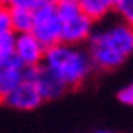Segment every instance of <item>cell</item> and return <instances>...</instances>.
Wrapping results in <instances>:
<instances>
[{"instance_id": "obj_1", "label": "cell", "mask_w": 133, "mask_h": 133, "mask_svg": "<svg viewBox=\"0 0 133 133\" xmlns=\"http://www.w3.org/2000/svg\"><path fill=\"white\" fill-rule=\"evenodd\" d=\"M95 70H114L133 55V27L120 21L95 29L86 44Z\"/></svg>"}, {"instance_id": "obj_16", "label": "cell", "mask_w": 133, "mask_h": 133, "mask_svg": "<svg viewBox=\"0 0 133 133\" xmlns=\"http://www.w3.org/2000/svg\"><path fill=\"white\" fill-rule=\"evenodd\" d=\"M61 0H44V4H53V6H57Z\"/></svg>"}, {"instance_id": "obj_4", "label": "cell", "mask_w": 133, "mask_h": 133, "mask_svg": "<svg viewBox=\"0 0 133 133\" xmlns=\"http://www.w3.org/2000/svg\"><path fill=\"white\" fill-rule=\"evenodd\" d=\"M31 32L46 48H53V46L61 44V21H59L57 6L42 4L34 11V23H32Z\"/></svg>"}, {"instance_id": "obj_11", "label": "cell", "mask_w": 133, "mask_h": 133, "mask_svg": "<svg viewBox=\"0 0 133 133\" xmlns=\"http://www.w3.org/2000/svg\"><path fill=\"white\" fill-rule=\"evenodd\" d=\"M15 32H0V63H6L15 57Z\"/></svg>"}, {"instance_id": "obj_5", "label": "cell", "mask_w": 133, "mask_h": 133, "mask_svg": "<svg viewBox=\"0 0 133 133\" xmlns=\"http://www.w3.org/2000/svg\"><path fill=\"white\" fill-rule=\"evenodd\" d=\"M2 103L8 108H14V110H21V112H29L38 108L42 103H44V97H42L36 82L31 78L27 69V78L21 86H17L11 93H8L6 97H2Z\"/></svg>"}, {"instance_id": "obj_2", "label": "cell", "mask_w": 133, "mask_h": 133, "mask_svg": "<svg viewBox=\"0 0 133 133\" xmlns=\"http://www.w3.org/2000/svg\"><path fill=\"white\" fill-rule=\"evenodd\" d=\"M44 66L53 72L69 89L82 86L95 70V65L88 50H84L82 46L65 44V42L48 48Z\"/></svg>"}, {"instance_id": "obj_17", "label": "cell", "mask_w": 133, "mask_h": 133, "mask_svg": "<svg viewBox=\"0 0 133 133\" xmlns=\"http://www.w3.org/2000/svg\"><path fill=\"white\" fill-rule=\"evenodd\" d=\"M110 2H112V4H114V8H116V6H118V4H120V2H122V0H110Z\"/></svg>"}, {"instance_id": "obj_10", "label": "cell", "mask_w": 133, "mask_h": 133, "mask_svg": "<svg viewBox=\"0 0 133 133\" xmlns=\"http://www.w3.org/2000/svg\"><path fill=\"white\" fill-rule=\"evenodd\" d=\"M10 15H11V31L15 34H23V32L32 31L34 11H31V10H11L10 8Z\"/></svg>"}, {"instance_id": "obj_13", "label": "cell", "mask_w": 133, "mask_h": 133, "mask_svg": "<svg viewBox=\"0 0 133 133\" xmlns=\"http://www.w3.org/2000/svg\"><path fill=\"white\" fill-rule=\"evenodd\" d=\"M116 14L120 15V19L124 23L133 27V0H122L116 6Z\"/></svg>"}, {"instance_id": "obj_9", "label": "cell", "mask_w": 133, "mask_h": 133, "mask_svg": "<svg viewBox=\"0 0 133 133\" xmlns=\"http://www.w3.org/2000/svg\"><path fill=\"white\" fill-rule=\"evenodd\" d=\"M78 4H80L84 14L93 23L103 21L105 17H108V14H110L112 10H116L110 0H78Z\"/></svg>"}, {"instance_id": "obj_8", "label": "cell", "mask_w": 133, "mask_h": 133, "mask_svg": "<svg viewBox=\"0 0 133 133\" xmlns=\"http://www.w3.org/2000/svg\"><path fill=\"white\" fill-rule=\"evenodd\" d=\"M27 78V66H23L17 57L0 63V97H6Z\"/></svg>"}, {"instance_id": "obj_12", "label": "cell", "mask_w": 133, "mask_h": 133, "mask_svg": "<svg viewBox=\"0 0 133 133\" xmlns=\"http://www.w3.org/2000/svg\"><path fill=\"white\" fill-rule=\"evenodd\" d=\"M2 6L6 8H11V10H31L36 11L44 4V0H0Z\"/></svg>"}, {"instance_id": "obj_18", "label": "cell", "mask_w": 133, "mask_h": 133, "mask_svg": "<svg viewBox=\"0 0 133 133\" xmlns=\"http://www.w3.org/2000/svg\"><path fill=\"white\" fill-rule=\"evenodd\" d=\"M95 133H114V131H107V129H101V131H95Z\"/></svg>"}, {"instance_id": "obj_7", "label": "cell", "mask_w": 133, "mask_h": 133, "mask_svg": "<svg viewBox=\"0 0 133 133\" xmlns=\"http://www.w3.org/2000/svg\"><path fill=\"white\" fill-rule=\"evenodd\" d=\"M29 74H31V78L36 82V86H38V89H40L44 101L59 99V97L66 91V89H69L55 74H53V72L48 70L44 65H42V66H36V69H29Z\"/></svg>"}, {"instance_id": "obj_3", "label": "cell", "mask_w": 133, "mask_h": 133, "mask_svg": "<svg viewBox=\"0 0 133 133\" xmlns=\"http://www.w3.org/2000/svg\"><path fill=\"white\" fill-rule=\"evenodd\" d=\"M57 14L61 21V42L72 46L88 44L95 31V23L84 14L78 0H61L57 4Z\"/></svg>"}, {"instance_id": "obj_6", "label": "cell", "mask_w": 133, "mask_h": 133, "mask_svg": "<svg viewBox=\"0 0 133 133\" xmlns=\"http://www.w3.org/2000/svg\"><path fill=\"white\" fill-rule=\"evenodd\" d=\"M48 48L36 38L32 32H23L17 34L15 38V57L21 61L23 66L27 69H36L44 65Z\"/></svg>"}, {"instance_id": "obj_14", "label": "cell", "mask_w": 133, "mask_h": 133, "mask_svg": "<svg viewBox=\"0 0 133 133\" xmlns=\"http://www.w3.org/2000/svg\"><path fill=\"white\" fill-rule=\"evenodd\" d=\"M118 101L125 107H133V82L128 84V86H124L118 91Z\"/></svg>"}, {"instance_id": "obj_15", "label": "cell", "mask_w": 133, "mask_h": 133, "mask_svg": "<svg viewBox=\"0 0 133 133\" xmlns=\"http://www.w3.org/2000/svg\"><path fill=\"white\" fill-rule=\"evenodd\" d=\"M8 31H11V15H10V8L2 6V10H0V32H8Z\"/></svg>"}]
</instances>
